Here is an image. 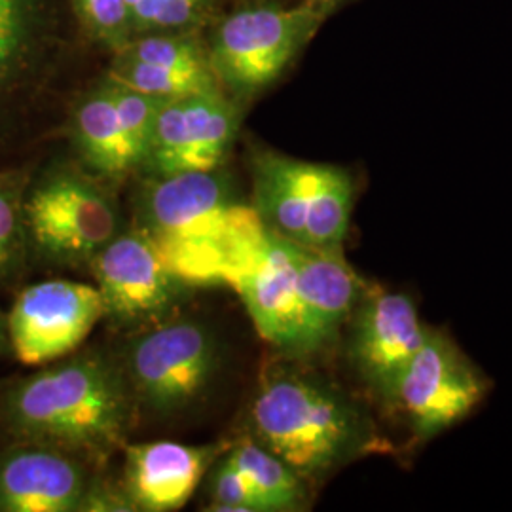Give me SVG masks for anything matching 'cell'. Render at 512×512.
Here are the masks:
<instances>
[{"label": "cell", "mask_w": 512, "mask_h": 512, "mask_svg": "<svg viewBox=\"0 0 512 512\" xmlns=\"http://www.w3.org/2000/svg\"><path fill=\"white\" fill-rule=\"evenodd\" d=\"M247 418L249 437L310 488L357 459L389 452L363 404L327 378L294 366H274L262 376Z\"/></svg>", "instance_id": "obj_1"}, {"label": "cell", "mask_w": 512, "mask_h": 512, "mask_svg": "<svg viewBox=\"0 0 512 512\" xmlns=\"http://www.w3.org/2000/svg\"><path fill=\"white\" fill-rule=\"evenodd\" d=\"M137 404L118 357L86 351L35 372L4 399V420L19 440L105 461L126 444Z\"/></svg>", "instance_id": "obj_2"}, {"label": "cell", "mask_w": 512, "mask_h": 512, "mask_svg": "<svg viewBox=\"0 0 512 512\" xmlns=\"http://www.w3.org/2000/svg\"><path fill=\"white\" fill-rule=\"evenodd\" d=\"M256 222L220 167L148 177L137 198V226L186 283L222 279L236 243Z\"/></svg>", "instance_id": "obj_3"}, {"label": "cell", "mask_w": 512, "mask_h": 512, "mask_svg": "<svg viewBox=\"0 0 512 512\" xmlns=\"http://www.w3.org/2000/svg\"><path fill=\"white\" fill-rule=\"evenodd\" d=\"M251 165V207L266 230L319 249L344 247L355 203V181L348 169L275 150H258Z\"/></svg>", "instance_id": "obj_4"}, {"label": "cell", "mask_w": 512, "mask_h": 512, "mask_svg": "<svg viewBox=\"0 0 512 512\" xmlns=\"http://www.w3.org/2000/svg\"><path fill=\"white\" fill-rule=\"evenodd\" d=\"M118 359L137 408L173 418L203 399L213 384L219 340L202 321L173 317L139 330Z\"/></svg>", "instance_id": "obj_5"}, {"label": "cell", "mask_w": 512, "mask_h": 512, "mask_svg": "<svg viewBox=\"0 0 512 512\" xmlns=\"http://www.w3.org/2000/svg\"><path fill=\"white\" fill-rule=\"evenodd\" d=\"M27 243L57 266H90L122 228L109 192L90 177L59 169L35 184L23 203Z\"/></svg>", "instance_id": "obj_6"}, {"label": "cell", "mask_w": 512, "mask_h": 512, "mask_svg": "<svg viewBox=\"0 0 512 512\" xmlns=\"http://www.w3.org/2000/svg\"><path fill=\"white\" fill-rule=\"evenodd\" d=\"M329 14L313 0L243 8L217 29L207 52L211 69L234 92H260L287 71Z\"/></svg>", "instance_id": "obj_7"}, {"label": "cell", "mask_w": 512, "mask_h": 512, "mask_svg": "<svg viewBox=\"0 0 512 512\" xmlns=\"http://www.w3.org/2000/svg\"><path fill=\"white\" fill-rule=\"evenodd\" d=\"M88 268L101 296L103 319L133 332L173 319L190 285L139 226L122 230Z\"/></svg>", "instance_id": "obj_8"}, {"label": "cell", "mask_w": 512, "mask_h": 512, "mask_svg": "<svg viewBox=\"0 0 512 512\" xmlns=\"http://www.w3.org/2000/svg\"><path fill=\"white\" fill-rule=\"evenodd\" d=\"M488 389L490 380L458 344L429 327L387 406L401 414L412 439L423 444L467 418Z\"/></svg>", "instance_id": "obj_9"}, {"label": "cell", "mask_w": 512, "mask_h": 512, "mask_svg": "<svg viewBox=\"0 0 512 512\" xmlns=\"http://www.w3.org/2000/svg\"><path fill=\"white\" fill-rule=\"evenodd\" d=\"M222 281L230 283L262 340L289 357L310 355L287 241L262 222L234 247Z\"/></svg>", "instance_id": "obj_10"}, {"label": "cell", "mask_w": 512, "mask_h": 512, "mask_svg": "<svg viewBox=\"0 0 512 512\" xmlns=\"http://www.w3.org/2000/svg\"><path fill=\"white\" fill-rule=\"evenodd\" d=\"M103 319L97 287L54 279L19 293L6 319L8 340L21 365L42 366L82 346Z\"/></svg>", "instance_id": "obj_11"}, {"label": "cell", "mask_w": 512, "mask_h": 512, "mask_svg": "<svg viewBox=\"0 0 512 512\" xmlns=\"http://www.w3.org/2000/svg\"><path fill=\"white\" fill-rule=\"evenodd\" d=\"M238 128V110L220 90L169 99L156 116L139 169H145L148 177L219 169Z\"/></svg>", "instance_id": "obj_12"}, {"label": "cell", "mask_w": 512, "mask_h": 512, "mask_svg": "<svg viewBox=\"0 0 512 512\" xmlns=\"http://www.w3.org/2000/svg\"><path fill=\"white\" fill-rule=\"evenodd\" d=\"M349 323V361L363 384L387 406L429 327L421 323L408 294L389 291H365Z\"/></svg>", "instance_id": "obj_13"}, {"label": "cell", "mask_w": 512, "mask_h": 512, "mask_svg": "<svg viewBox=\"0 0 512 512\" xmlns=\"http://www.w3.org/2000/svg\"><path fill=\"white\" fill-rule=\"evenodd\" d=\"M90 478L84 459L25 442L0 456V512H78Z\"/></svg>", "instance_id": "obj_14"}, {"label": "cell", "mask_w": 512, "mask_h": 512, "mask_svg": "<svg viewBox=\"0 0 512 512\" xmlns=\"http://www.w3.org/2000/svg\"><path fill=\"white\" fill-rule=\"evenodd\" d=\"M293 258L310 355L332 346L361 296L363 281L342 249H319L285 239Z\"/></svg>", "instance_id": "obj_15"}, {"label": "cell", "mask_w": 512, "mask_h": 512, "mask_svg": "<svg viewBox=\"0 0 512 512\" xmlns=\"http://www.w3.org/2000/svg\"><path fill=\"white\" fill-rule=\"evenodd\" d=\"M219 458L217 446L154 440L124 448V488L137 512L183 509L207 469Z\"/></svg>", "instance_id": "obj_16"}, {"label": "cell", "mask_w": 512, "mask_h": 512, "mask_svg": "<svg viewBox=\"0 0 512 512\" xmlns=\"http://www.w3.org/2000/svg\"><path fill=\"white\" fill-rule=\"evenodd\" d=\"M74 143L82 160L110 181L139 169L141 160L129 143L107 82L88 93L74 112Z\"/></svg>", "instance_id": "obj_17"}, {"label": "cell", "mask_w": 512, "mask_h": 512, "mask_svg": "<svg viewBox=\"0 0 512 512\" xmlns=\"http://www.w3.org/2000/svg\"><path fill=\"white\" fill-rule=\"evenodd\" d=\"M230 459L249 482L262 512L304 511L310 505V486L293 469L253 437L230 448Z\"/></svg>", "instance_id": "obj_18"}, {"label": "cell", "mask_w": 512, "mask_h": 512, "mask_svg": "<svg viewBox=\"0 0 512 512\" xmlns=\"http://www.w3.org/2000/svg\"><path fill=\"white\" fill-rule=\"evenodd\" d=\"M105 80L164 101L220 90L219 78L213 71H177L122 54L116 57Z\"/></svg>", "instance_id": "obj_19"}, {"label": "cell", "mask_w": 512, "mask_h": 512, "mask_svg": "<svg viewBox=\"0 0 512 512\" xmlns=\"http://www.w3.org/2000/svg\"><path fill=\"white\" fill-rule=\"evenodd\" d=\"M25 194L23 173L0 171V279L18 270L29 247L23 217Z\"/></svg>", "instance_id": "obj_20"}, {"label": "cell", "mask_w": 512, "mask_h": 512, "mask_svg": "<svg viewBox=\"0 0 512 512\" xmlns=\"http://www.w3.org/2000/svg\"><path fill=\"white\" fill-rule=\"evenodd\" d=\"M118 54L177 71H213L209 54L196 38L188 35H154L135 42L129 40L128 46Z\"/></svg>", "instance_id": "obj_21"}, {"label": "cell", "mask_w": 512, "mask_h": 512, "mask_svg": "<svg viewBox=\"0 0 512 512\" xmlns=\"http://www.w3.org/2000/svg\"><path fill=\"white\" fill-rule=\"evenodd\" d=\"M105 82L109 86L112 99H114L116 109L120 114V120L128 133L129 143L143 164V160L147 156L148 145H150L152 129L156 124V116L165 101L158 97H152V95L129 90V88H124V86L114 84L109 80H105Z\"/></svg>", "instance_id": "obj_22"}, {"label": "cell", "mask_w": 512, "mask_h": 512, "mask_svg": "<svg viewBox=\"0 0 512 512\" xmlns=\"http://www.w3.org/2000/svg\"><path fill=\"white\" fill-rule=\"evenodd\" d=\"M74 10L93 38L122 52L133 31L126 0H73Z\"/></svg>", "instance_id": "obj_23"}, {"label": "cell", "mask_w": 512, "mask_h": 512, "mask_svg": "<svg viewBox=\"0 0 512 512\" xmlns=\"http://www.w3.org/2000/svg\"><path fill=\"white\" fill-rule=\"evenodd\" d=\"M207 0H126L131 27L141 31L184 27L202 12Z\"/></svg>", "instance_id": "obj_24"}, {"label": "cell", "mask_w": 512, "mask_h": 512, "mask_svg": "<svg viewBox=\"0 0 512 512\" xmlns=\"http://www.w3.org/2000/svg\"><path fill=\"white\" fill-rule=\"evenodd\" d=\"M209 495L211 505L207 507V511L262 512L249 482L226 456H222L213 467Z\"/></svg>", "instance_id": "obj_25"}, {"label": "cell", "mask_w": 512, "mask_h": 512, "mask_svg": "<svg viewBox=\"0 0 512 512\" xmlns=\"http://www.w3.org/2000/svg\"><path fill=\"white\" fill-rule=\"evenodd\" d=\"M78 512H137L133 499L124 484L90 478L86 492L80 499Z\"/></svg>", "instance_id": "obj_26"}, {"label": "cell", "mask_w": 512, "mask_h": 512, "mask_svg": "<svg viewBox=\"0 0 512 512\" xmlns=\"http://www.w3.org/2000/svg\"><path fill=\"white\" fill-rule=\"evenodd\" d=\"M27 23H29V10L0 4V35L2 37L16 38L25 42Z\"/></svg>", "instance_id": "obj_27"}, {"label": "cell", "mask_w": 512, "mask_h": 512, "mask_svg": "<svg viewBox=\"0 0 512 512\" xmlns=\"http://www.w3.org/2000/svg\"><path fill=\"white\" fill-rule=\"evenodd\" d=\"M21 46V40L0 35V86L14 73L21 57Z\"/></svg>", "instance_id": "obj_28"}, {"label": "cell", "mask_w": 512, "mask_h": 512, "mask_svg": "<svg viewBox=\"0 0 512 512\" xmlns=\"http://www.w3.org/2000/svg\"><path fill=\"white\" fill-rule=\"evenodd\" d=\"M2 6H12V8H21L29 10V0H0Z\"/></svg>", "instance_id": "obj_29"}, {"label": "cell", "mask_w": 512, "mask_h": 512, "mask_svg": "<svg viewBox=\"0 0 512 512\" xmlns=\"http://www.w3.org/2000/svg\"><path fill=\"white\" fill-rule=\"evenodd\" d=\"M6 338H8V327H6V319L0 313V351H2L4 344H6Z\"/></svg>", "instance_id": "obj_30"}, {"label": "cell", "mask_w": 512, "mask_h": 512, "mask_svg": "<svg viewBox=\"0 0 512 512\" xmlns=\"http://www.w3.org/2000/svg\"><path fill=\"white\" fill-rule=\"evenodd\" d=\"M313 2L321 4V6L327 8V10H332L334 6H338V4H342V2H346V0H313Z\"/></svg>", "instance_id": "obj_31"}]
</instances>
